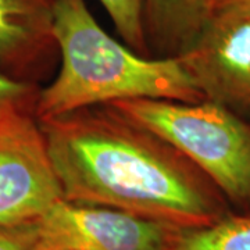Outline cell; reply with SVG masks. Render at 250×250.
Here are the masks:
<instances>
[{
    "mask_svg": "<svg viewBox=\"0 0 250 250\" xmlns=\"http://www.w3.org/2000/svg\"><path fill=\"white\" fill-rule=\"evenodd\" d=\"M178 57L206 100L250 106V6L213 10Z\"/></svg>",
    "mask_w": 250,
    "mask_h": 250,
    "instance_id": "5",
    "label": "cell"
},
{
    "mask_svg": "<svg viewBox=\"0 0 250 250\" xmlns=\"http://www.w3.org/2000/svg\"><path fill=\"white\" fill-rule=\"evenodd\" d=\"M0 250H42L29 221L17 225H0Z\"/></svg>",
    "mask_w": 250,
    "mask_h": 250,
    "instance_id": "12",
    "label": "cell"
},
{
    "mask_svg": "<svg viewBox=\"0 0 250 250\" xmlns=\"http://www.w3.org/2000/svg\"><path fill=\"white\" fill-rule=\"evenodd\" d=\"M124 42L142 54L147 49L143 24V0H100Z\"/></svg>",
    "mask_w": 250,
    "mask_h": 250,
    "instance_id": "11",
    "label": "cell"
},
{
    "mask_svg": "<svg viewBox=\"0 0 250 250\" xmlns=\"http://www.w3.org/2000/svg\"><path fill=\"white\" fill-rule=\"evenodd\" d=\"M54 0H0V67L14 77L54 43ZM22 80V78H21Z\"/></svg>",
    "mask_w": 250,
    "mask_h": 250,
    "instance_id": "7",
    "label": "cell"
},
{
    "mask_svg": "<svg viewBox=\"0 0 250 250\" xmlns=\"http://www.w3.org/2000/svg\"><path fill=\"white\" fill-rule=\"evenodd\" d=\"M65 200L110 207L179 229L228 214L196 166L110 104L38 120Z\"/></svg>",
    "mask_w": 250,
    "mask_h": 250,
    "instance_id": "1",
    "label": "cell"
},
{
    "mask_svg": "<svg viewBox=\"0 0 250 250\" xmlns=\"http://www.w3.org/2000/svg\"><path fill=\"white\" fill-rule=\"evenodd\" d=\"M110 106L182 153L223 196L250 205V125L227 106L167 99H126Z\"/></svg>",
    "mask_w": 250,
    "mask_h": 250,
    "instance_id": "3",
    "label": "cell"
},
{
    "mask_svg": "<svg viewBox=\"0 0 250 250\" xmlns=\"http://www.w3.org/2000/svg\"><path fill=\"white\" fill-rule=\"evenodd\" d=\"M213 11L210 0H143L146 39L171 56L190 45Z\"/></svg>",
    "mask_w": 250,
    "mask_h": 250,
    "instance_id": "8",
    "label": "cell"
},
{
    "mask_svg": "<svg viewBox=\"0 0 250 250\" xmlns=\"http://www.w3.org/2000/svg\"><path fill=\"white\" fill-rule=\"evenodd\" d=\"M29 224L42 250H171L181 232L170 224L65 199Z\"/></svg>",
    "mask_w": 250,
    "mask_h": 250,
    "instance_id": "4",
    "label": "cell"
},
{
    "mask_svg": "<svg viewBox=\"0 0 250 250\" xmlns=\"http://www.w3.org/2000/svg\"><path fill=\"white\" fill-rule=\"evenodd\" d=\"M60 199L38 120L0 131V225L32 221Z\"/></svg>",
    "mask_w": 250,
    "mask_h": 250,
    "instance_id": "6",
    "label": "cell"
},
{
    "mask_svg": "<svg viewBox=\"0 0 250 250\" xmlns=\"http://www.w3.org/2000/svg\"><path fill=\"white\" fill-rule=\"evenodd\" d=\"M213 10L227 6H250V0H210Z\"/></svg>",
    "mask_w": 250,
    "mask_h": 250,
    "instance_id": "13",
    "label": "cell"
},
{
    "mask_svg": "<svg viewBox=\"0 0 250 250\" xmlns=\"http://www.w3.org/2000/svg\"><path fill=\"white\" fill-rule=\"evenodd\" d=\"M171 250H250V214H225L210 225L181 229Z\"/></svg>",
    "mask_w": 250,
    "mask_h": 250,
    "instance_id": "9",
    "label": "cell"
},
{
    "mask_svg": "<svg viewBox=\"0 0 250 250\" xmlns=\"http://www.w3.org/2000/svg\"><path fill=\"white\" fill-rule=\"evenodd\" d=\"M38 95L39 92L31 82L0 67V131L35 120Z\"/></svg>",
    "mask_w": 250,
    "mask_h": 250,
    "instance_id": "10",
    "label": "cell"
},
{
    "mask_svg": "<svg viewBox=\"0 0 250 250\" xmlns=\"http://www.w3.org/2000/svg\"><path fill=\"white\" fill-rule=\"evenodd\" d=\"M52 31L62 64L56 78L39 90L36 120L126 99L206 100L178 56L147 59L117 42L85 0H54Z\"/></svg>",
    "mask_w": 250,
    "mask_h": 250,
    "instance_id": "2",
    "label": "cell"
}]
</instances>
